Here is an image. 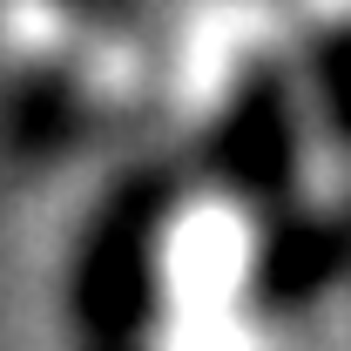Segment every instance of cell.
I'll return each mask as SVG.
<instances>
[{"label":"cell","mask_w":351,"mask_h":351,"mask_svg":"<svg viewBox=\"0 0 351 351\" xmlns=\"http://www.w3.org/2000/svg\"><path fill=\"white\" fill-rule=\"evenodd\" d=\"M142 230H149V203L129 196L108 230L95 237V257H88V277H82V311L95 331L108 338H129L142 324V304H149V263H142Z\"/></svg>","instance_id":"cell-1"},{"label":"cell","mask_w":351,"mask_h":351,"mask_svg":"<svg viewBox=\"0 0 351 351\" xmlns=\"http://www.w3.org/2000/svg\"><path fill=\"white\" fill-rule=\"evenodd\" d=\"M223 162L250 189H284V176H291V115H284L277 82H257L243 95V108L223 129Z\"/></svg>","instance_id":"cell-2"},{"label":"cell","mask_w":351,"mask_h":351,"mask_svg":"<svg viewBox=\"0 0 351 351\" xmlns=\"http://www.w3.org/2000/svg\"><path fill=\"white\" fill-rule=\"evenodd\" d=\"M331 257H338V243L331 237H317V230H291V237H277V250H270V291L277 298H298V291H311L324 270H331Z\"/></svg>","instance_id":"cell-3"}]
</instances>
